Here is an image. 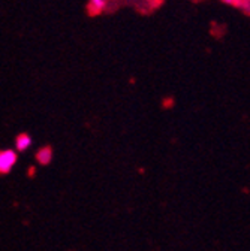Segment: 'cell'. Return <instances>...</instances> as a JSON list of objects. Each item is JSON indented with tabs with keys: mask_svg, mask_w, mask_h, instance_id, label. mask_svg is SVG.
I'll return each instance as SVG.
<instances>
[{
	"mask_svg": "<svg viewBox=\"0 0 250 251\" xmlns=\"http://www.w3.org/2000/svg\"><path fill=\"white\" fill-rule=\"evenodd\" d=\"M36 160H38L41 165H44V166L50 165L51 160H53V150H51L50 147H42V148L36 152Z\"/></svg>",
	"mask_w": 250,
	"mask_h": 251,
	"instance_id": "cell-3",
	"label": "cell"
},
{
	"mask_svg": "<svg viewBox=\"0 0 250 251\" xmlns=\"http://www.w3.org/2000/svg\"><path fill=\"white\" fill-rule=\"evenodd\" d=\"M107 6V0H90V9L93 12H102Z\"/></svg>",
	"mask_w": 250,
	"mask_h": 251,
	"instance_id": "cell-4",
	"label": "cell"
},
{
	"mask_svg": "<svg viewBox=\"0 0 250 251\" xmlns=\"http://www.w3.org/2000/svg\"><path fill=\"white\" fill-rule=\"evenodd\" d=\"M32 138H30L27 133H20L15 139V147H17V151L23 152V151H27L30 147H32Z\"/></svg>",
	"mask_w": 250,
	"mask_h": 251,
	"instance_id": "cell-2",
	"label": "cell"
},
{
	"mask_svg": "<svg viewBox=\"0 0 250 251\" xmlns=\"http://www.w3.org/2000/svg\"><path fill=\"white\" fill-rule=\"evenodd\" d=\"M18 155L14 150L0 151V174H9L17 163Z\"/></svg>",
	"mask_w": 250,
	"mask_h": 251,
	"instance_id": "cell-1",
	"label": "cell"
},
{
	"mask_svg": "<svg viewBox=\"0 0 250 251\" xmlns=\"http://www.w3.org/2000/svg\"><path fill=\"white\" fill-rule=\"evenodd\" d=\"M223 3H228V5H237L238 0H222Z\"/></svg>",
	"mask_w": 250,
	"mask_h": 251,
	"instance_id": "cell-5",
	"label": "cell"
}]
</instances>
